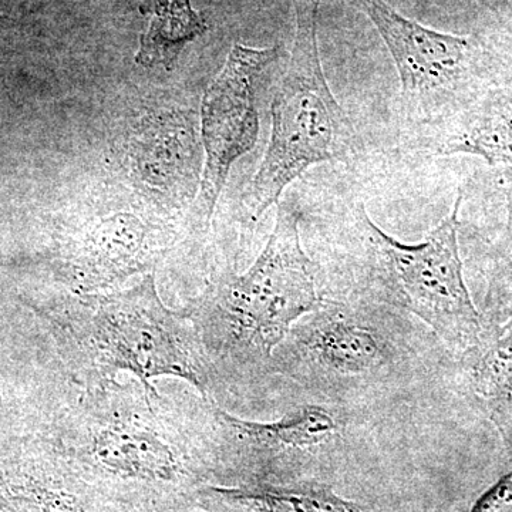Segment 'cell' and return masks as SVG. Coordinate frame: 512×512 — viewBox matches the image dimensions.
<instances>
[{
	"mask_svg": "<svg viewBox=\"0 0 512 512\" xmlns=\"http://www.w3.org/2000/svg\"><path fill=\"white\" fill-rule=\"evenodd\" d=\"M174 241L173 229L161 222L114 212L76 231L64 251L60 279L73 293H100L134 275L153 274Z\"/></svg>",
	"mask_w": 512,
	"mask_h": 512,
	"instance_id": "obj_8",
	"label": "cell"
},
{
	"mask_svg": "<svg viewBox=\"0 0 512 512\" xmlns=\"http://www.w3.org/2000/svg\"><path fill=\"white\" fill-rule=\"evenodd\" d=\"M281 56V47H232L227 62L202 100L205 164L200 191L192 207V227L210 225L229 171L254 148L259 136L256 86L265 70Z\"/></svg>",
	"mask_w": 512,
	"mask_h": 512,
	"instance_id": "obj_7",
	"label": "cell"
},
{
	"mask_svg": "<svg viewBox=\"0 0 512 512\" xmlns=\"http://www.w3.org/2000/svg\"><path fill=\"white\" fill-rule=\"evenodd\" d=\"M500 181L505 220L488 254L487 289L481 313L485 326L501 325L512 318V167L504 168Z\"/></svg>",
	"mask_w": 512,
	"mask_h": 512,
	"instance_id": "obj_15",
	"label": "cell"
},
{
	"mask_svg": "<svg viewBox=\"0 0 512 512\" xmlns=\"http://www.w3.org/2000/svg\"><path fill=\"white\" fill-rule=\"evenodd\" d=\"M0 512H84L79 494L40 474L0 473Z\"/></svg>",
	"mask_w": 512,
	"mask_h": 512,
	"instance_id": "obj_16",
	"label": "cell"
},
{
	"mask_svg": "<svg viewBox=\"0 0 512 512\" xmlns=\"http://www.w3.org/2000/svg\"><path fill=\"white\" fill-rule=\"evenodd\" d=\"M205 494L222 512H363L320 484L208 487Z\"/></svg>",
	"mask_w": 512,
	"mask_h": 512,
	"instance_id": "obj_13",
	"label": "cell"
},
{
	"mask_svg": "<svg viewBox=\"0 0 512 512\" xmlns=\"http://www.w3.org/2000/svg\"><path fill=\"white\" fill-rule=\"evenodd\" d=\"M60 318L89 387L128 372L153 402L160 394L150 380L160 376L183 379L210 397L217 372L187 312L170 311L161 301L154 274L121 291L72 293L60 305Z\"/></svg>",
	"mask_w": 512,
	"mask_h": 512,
	"instance_id": "obj_2",
	"label": "cell"
},
{
	"mask_svg": "<svg viewBox=\"0 0 512 512\" xmlns=\"http://www.w3.org/2000/svg\"><path fill=\"white\" fill-rule=\"evenodd\" d=\"M214 423L215 436L228 444H239L249 453L279 456L305 451L326 443L338 434L339 420L320 406H302L272 423H256L232 416L204 397Z\"/></svg>",
	"mask_w": 512,
	"mask_h": 512,
	"instance_id": "obj_10",
	"label": "cell"
},
{
	"mask_svg": "<svg viewBox=\"0 0 512 512\" xmlns=\"http://www.w3.org/2000/svg\"><path fill=\"white\" fill-rule=\"evenodd\" d=\"M461 204L420 244H403L372 221L359 205L357 218L376 258L377 278L387 298L423 320L454 352L466 355L478 345L485 328L483 315L468 291L458 245Z\"/></svg>",
	"mask_w": 512,
	"mask_h": 512,
	"instance_id": "obj_5",
	"label": "cell"
},
{
	"mask_svg": "<svg viewBox=\"0 0 512 512\" xmlns=\"http://www.w3.org/2000/svg\"><path fill=\"white\" fill-rule=\"evenodd\" d=\"M463 356L468 386L512 461V318L487 326L478 345Z\"/></svg>",
	"mask_w": 512,
	"mask_h": 512,
	"instance_id": "obj_11",
	"label": "cell"
},
{
	"mask_svg": "<svg viewBox=\"0 0 512 512\" xmlns=\"http://www.w3.org/2000/svg\"><path fill=\"white\" fill-rule=\"evenodd\" d=\"M392 350L367 319L320 303L293 326L271 360L272 372L326 393L367 384L387 372Z\"/></svg>",
	"mask_w": 512,
	"mask_h": 512,
	"instance_id": "obj_6",
	"label": "cell"
},
{
	"mask_svg": "<svg viewBox=\"0 0 512 512\" xmlns=\"http://www.w3.org/2000/svg\"><path fill=\"white\" fill-rule=\"evenodd\" d=\"M160 404L116 382L87 387L64 417L57 451L80 474L123 487L168 491L192 484L190 434Z\"/></svg>",
	"mask_w": 512,
	"mask_h": 512,
	"instance_id": "obj_3",
	"label": "cell"
},
{
	"mask_svg": "<svg viewBox=\"0 0 512 512\" xmlns=\"http://www.w3.org/2000/svg\"><path fill=\"white\" fill-rule=\"evenodd\" d=\"M320 0H298L291 56L272 101V130L247 195L258 220L313 165L348 163L362 151L353 121L330 90L318 45Z\"/></svg>",
	"mask_w": 512,
	"mask_h": 512,
	"instance_id": "obj_4",
	"label": "cell"
},
{
	"mask_svg": "<svg viewBox=\"0 0 512 512\" xmlns=\"http://www.w3.org/2000/svg\"><path fill=\"white\" fill-rule=\"evenodd\" d=\"M299 222L298 208L279 201L274 231L251 268L218 279L185 311L217 375L220 366L239 373L271 367L295 323L322 303Z\"/></svg>",
	"mask_w": 512,
	"mask_h": 512,
	"instance_id": "obj_1",
	"label": "cell"
},
{
	"mask_svg": "<svg viewBox=\"0 0 512 512\" xmlns=\"http://www.w3.org/2000/svg\"><path fill=\"white\" fill-rule=\"evenodd\" d=\"M439 154H468L490 165L512 167V83L494 87L471 103Z\"/></svg>",
	"mask_w": 512,
	"mask_h": 512,
	"instance_id": "obj_12",
	"label": "cell"
},
{
	"mask_svg": "<svg viewBox=\"0 0 512 512\" xmlns=\"http://www.w3.org/2000/svg\"><path fill=\"white\" fill-rule=\"evenodd\" d=\"M365 8L393 57L409 99L451 90L470 79V37L426 28L383 0H366Z\"/></svg>",
	"mask_w": 512,
	"mask_h": 512,
	"instance_id": "obj_9",
	"label": "cell"
},
{
	"mask_svg": "<svg viewBox=\"0 0 512 512\" xmlns=\"http://www.w3.org/2000/svg\"><path fill=\"white\" fill-rule=\"evenodd\" d=\"M468 512H512V470L481 494Z\"/></svg>",
	"mask_w": 512,
	"mask_h": 512,
	"instance_id": "obj_17",
	"label": "cell"
},
{
	"mask_svg": "<svg viewBox=\"0 0 512 512\" xmlns=\"http://www.w3.org/2000/svg\"><path fill=\"white\" fill-rule=\"evenodd\" d=\"M148 16L136 62L141 66L170 69L181 50L207 32L205 20L192 9L190 0H143Z\"/></svg>",
	"mask_w": 512,
	"mask_h": 512,
	"instance_id": "obj_14",
	"label": "cell"
}]
</instances>
